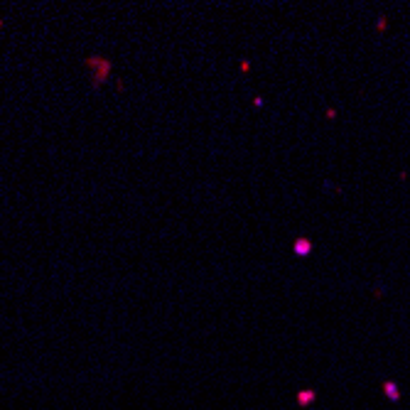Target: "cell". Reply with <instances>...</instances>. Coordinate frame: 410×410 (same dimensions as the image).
Wrapping results in <instances>:
<instances>
[{"label":"cell","mask_w":410,"mask_h":410,"mask_svg":"<svg viewBox=\"0 0 410 410\" xmlns=\"http://www.w3.org/2000/svg\"><path fill=\"white\" fill-rule=\"evenodd\" d=\"M312 248H314V244H312L310 238H297V241L292 244V253L297 255V258H305V255L312 253Z\"/></svg>","instance_id":"cell-1"},{"label":"cell","mask_w":410,"mask_h":410,"mask_svg":"<svg viewBox=\"0 0 410 410\" xmlns=\"http://www.w3.org/2000/svg\"><path fill=\"white\" fill-rule=\"evenodd\" d=\"M383 393H386L388 400H393V403L400 400V390H398V386H396V381H386V383H383Z\"/></svg>","instance_id":"cell-2"},{"label":"cell","mask_w":410,"mask_h":410,"mask_svg":"<svg viewBox=\"0 0 410 410\" xmlns=\"http://www.w3.org/2000/svg\"><path fill=\"white\" fill-rule=\"evenodd\" d=\"M312 400H314V390H300V393H297V403H300V405H310Z\"/></svg>","instance_id":"cell-3"}]
</instances>
